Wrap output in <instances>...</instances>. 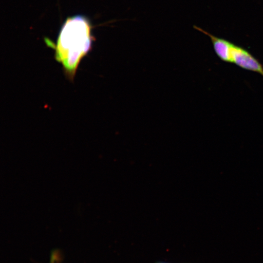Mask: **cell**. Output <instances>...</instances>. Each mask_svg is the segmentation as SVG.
I'll return each mask as SVG.
<instances>
[{"label":"cell","mask_w":263,"mask_h":263,"mask_svg":"<svg viewBox=\"0 0 263 263\" xmlns=\"http://www.w3.org/2000/svg\"><path fill=\"white\" fill-rule=\"evenodd\" d=\"M94 37L89 20L77 15L68 18L63 23L56 44L55 58L61 63L66 76L73 79L82 58L92 48Z\"/></svg>","instance_id":"obj_1"},{"label":"cell","mask_w":263,"mask_h":263,"mask_svg":"<svg viewBox=\"0 0 263 263\" xmlns=\"http://www.w3.org/2000/svg\"><path fill=\"white\" fill-rule=\"evenodd\" d=\"M193 27L210 38L214 52L221 60L233 63L263 76V65L247 50L225 39L214 36L196 25Z\"/></svg>","instance_id":"obj_2"},{"label":"cell","mask_w":263,"mask_h":263,"mask_svg":"<svg viewBox=\"0 0 263 263\" xmlns=\"http://www.w3.org/2000/svg\"><path fill=\"white\" fill-rule=\"evenodd\" d=\"M55 256H53V255H52L51 259H50V263H55Z\"/></svg>","instance_id":"obj_3"},{"label":"cell","mask_w":263,"mask_h":263,"mask_svg":"<svg viewBox=\"0 0 263 263\" xmlns=\"http://www.w3.org/2000/svg\"><path fill=\"white\" fill-rule=\"evenodd\" d=\"M156 263H163V262H157Z\"/></svg>","instance_id":"obj_4"}]
</instances>
